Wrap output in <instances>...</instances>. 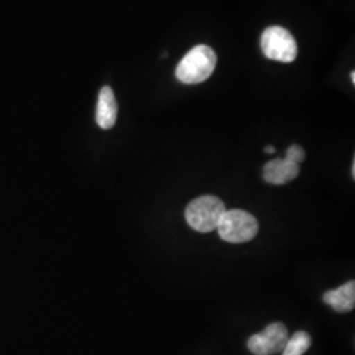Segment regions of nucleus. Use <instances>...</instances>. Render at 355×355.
<instances>
[{"label":"nucleus","instance_id":"nucleus-1","mask_svg":"<svg viewBox=\"0 0 355 355\" xmlns=\"http://www.w3.org/2000/svg\"><path fill=\"white\" fill-rule=\"evenodd\" d=\"M217 57L214 49L207 45H198L192 48L178 64V80L184 85L203 83L214 74Z\"/></svg>","mask_w":355,"mask_h":355},{"label":"nucleus","instance_id":"nucleus-2","mask_svg":"<svg viewBox=\"0 0 355 355\" xmlns=\"http://www.w3.org/2000/svg\"><path fill=\"white\" fill-rule=\"evenodd\" d=\"M225 214V204L214 195H204L192 200L186 208V220L191 228L209 233L220 224Z\"/></svg>","mask_w":355,"mask_h":355},{"label":"nucleus","instance_id":"nucleus-3","mask_svg":"<svg viewBox=\"0 0 355 355\" xmlns=\"http://www.w3.org/2000/svg\"><path fill=\"white\" fill-rule=\"evenodd\" d=\"M217 229L224 241L243 243L253 240L259 227L257 218L252 214L242 209H232L225 211Z\"/></svg>","mask_w":355,"mask_h":355},{"label":"nucleus","instance_id":"nucleus-4","mask_svg":"<svg viewBox=\"0 0 355 355\" xmlns=\"http://www.w3.org/2000/svg\"><path fill=\"white\" fill-rule=\"evenodd\" d=\"M261 48L268 60L291 64L297 57V42L290 31L282 26H270L261 37Z\"/></svg>","mask_w":355,"mask_h":355},{"label":"nucleus","instance_id":"nucleus-5","mask_svg":"<svg viewBox=\"0 0 355 355\" xmlns=\"http://www.w3.org/2000/svg\"><path fill=\"white\" fill-rule=\"evenodd\" d=\"M287 341V328L280 322H274L261 333L252 336L248 341V347L254 355H272L282 352Z\"/></svg>","mask_w":355,"mask_h":355},{"label":"nucleus","instance_id":"nucleus-6","mask_svg":"<svg viewBox=\"0 0 355 355\" xmlns=\"http://www.w3.org/2000/svg\"><path fill=\"white\" fill-rule=\"evenodd\" d=\"M300 167L288 159H272L263 167V178L270 184H286L297 178Z\"/></svg>","mask_w":355,"mask_h":355},{"label":"nucleus","instance_id":"nucleus-7","mask_svg":"<svg viewBox=\"0 0 355 355\" xmlns=\"http://www.w3.org/2000/svg\"><path fill=\"white\" fill-rule=\"evenodd\" d=\"M117 120V102L114 98V89L104 86L99 92L96 105V123L102 129H111Z\"/></svg>","mask_w":355,"mask_h":355},{"label":"nucleus","instance_id":"nucleus-8","mask_svg":"<svg viewBox=\"0 0 355 355\" xmlns=\"http://www.w3.org/2000/svg\"><path fill=\"white\" fill-rule=\"evenodd\" d=\"M324 302L337 312H350L355 305V283L350 280L336 290L324 293Z\"/></svg>","mask_w":355,"mask_h":355},{"label":"nucleus","instance_id":"nucleus-9","mask_svg":"<svg viewBox=\"0 0 355 355\" xmlns=\"http://www.w3.org/2000/svg\"><path fill=\"white\" fill-rule=\"evenodd\" d=\"M311 336L306 331H296L286 343L282 355H303L311 347Z\"/></svg>","mask_w":355,"mask_h":355},{"label":"nucleus","instance_id":"nucleus-10","mask_svg":"<svg viewBox=\"0 0 355 355\" xmlns=\"http://www.w3.org/2000/svg\"><path fill=\"white\" fill-rule=\"evenodd\" d=\"M286 159L291 161L293 164L299 165L300 162H303L305 159V152L302 146L299 145H292L286 153Z\"/></svg>","mask_w":355,"mask_h":355},{"label":"nucleus","instance_id":"nucleus-11","mask_svg":"<svg viewBox=\"0 0 355 355\" xmlns=\"http://www.w3.org/2000/svg\"><path fill=\"white\" fill-rule=\"evenodd\" d=\"M265 152L268 153V154H272V153H275V148L274 146H266Z\"/></svg>","mask_w":355,"mask_h":355},{"label":"nucleus","instance_id":"nucleus-12","mask_svg":"<svg viewBox=\"0 0 355 355\" xmlns=\"http://www.w3.org/2000/svg\"><path fill=\"white\" fill-rule=\"evenodd\" d=\"M352 175L355 177V161H353V166H352Z\"/></svg>","mask_w":355,"mask_h":355},{"label":"nucleus","instance_id":"nucleus-13","mask_svg":"<svg viewBox=\"0 0 355 355\" xmlns=\"http://www.w3.org/2000/svg\"><path fill=\"white\" fill-rule=\"evenodd\" d=\"M350 76H352V82H353V85L355 83V73L354 71H352V74H350Z\"/></svg>","mask_w":355,"mask_h":355}]
</instances>
